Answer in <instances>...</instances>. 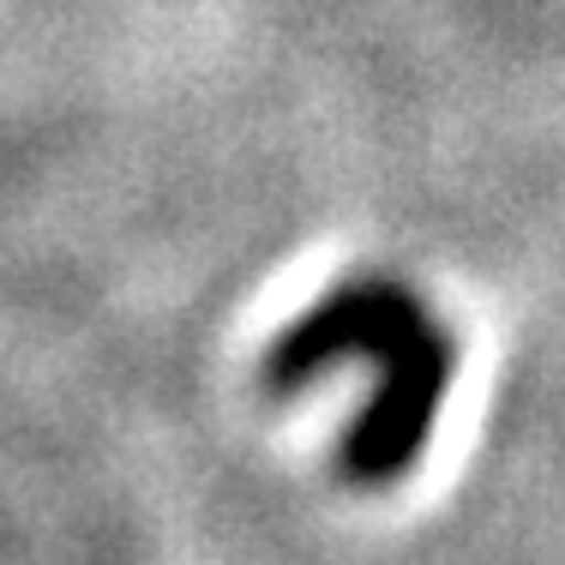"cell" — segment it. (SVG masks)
I'll return each mask as SVG.
<instances>
[{
  "instance_id": "obj_1",
  "label": "cell",
  "mask_w": 565,
  "mask_h": 565,
  "mask_svg": "<svg viewBox=\"0 0 565 565\" xmlns=\"http://www.w3.org/2000/svg\"><path fill=\"white\" fill-rule=\"evenodd\" d=\"M373 355L392 367V380L380 385L373 409L355 422L343 446V469L361 481V488H380V481H397L403 469L422 457L427 427H434L439 392H446L451 373V349L434 338L415 307H403L397 295H355V301H331L326 313L307 331H295L277 355L282 380H301L319 361L331 355Z\"/></svg>"
}]
</instances>
